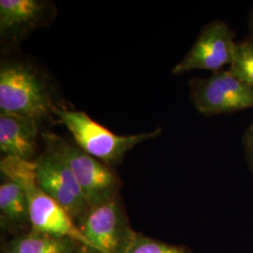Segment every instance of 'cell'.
Wrapping results in <instances>:
<instances>
[{"instance_id": "cell-5", "label": "cell", "mask_w": 253, "mask_h": 253, "mask_svg": "<svg viewBox=\"0 0 253 253\" xmlns=\"http://www.w3.org/2000/svg\"><path fill=\"white\" fill-rule=\"evenodd\" d=\"M190 100L200 114L211 118L253 108V87L221 70L190 82Z\"/></svg>"}, {"instance_id": "cell-6", "label": "cell", "mask_w": 253, "mask_h": 253, "mask_svg": "<svg viewBox=\"0 0 253 253\" xmlns=\"http://www.w3.org/2000/svg\"><path fill=\"white\" fill-rule=\"evenodd\" d=\"M76 225L94 253H123L134 233L118 197L89 207Z\"/></svg>"}, {"instance_id": "cell-7", "label": "cell", "mask_w": 253, "mask_h": 253, "mask_svg": "<svg viewBox=\"0 0 253 253\" xmlns=\"http://www.w3.org/2000/svg\"><path fill=\"white\" fill-rule=\"evenodd\" d=\"M235 31L222 20H215L203 27L195 43L172 68V74L178 75L194 70L213 73L231 65L235 56Z\"/></svg>"}, {"instance_id": "cell-13", "label": "cell", "mask_w": 253, "mask_h": 253, "mask_svg": "<svg viewBox=\"0 0 253 253\" xmlns=\"http://www.w3.org/2000/svg\"><path fill=\"white\" fill-rule=\"evenodd\" d=\"M229 72L240 81L253 87V40L248 38L237 42Z\"/></svg>"}, {"instance_id": "cell-17", "label": "cell", "mask_w": 253, "mask_h": 253, "mask_svg": "<svg viewBox=\"0 0 253 253\" xmlns=\"http://www.w3.org/2000/svg\"><path fill=\"white\" fill-rule=\"evenodd\" d=\"M83 253H94L91 250H89L88 248H86V247H84V246H83Z\"/></svg>"}, {"instance_id": "cell-11", "label": "cell", "mask_w": 253, "mask_h": 253, "mask_svg": "<svg viewBox=\"0 0 253 253\" xmlns=\"http://www.w3.org/2000/svg\"><path fill=\"white\" fill-rule=\"evenodd\" d=\"M83 245L70 237L29 231L15 235L4 253H82Z\"/></svg>"}, {"instance_id": "cell-9", "label": "cell", "mask_w": 253, "mask_h": 253, "mask_svg": "<svg viewBox=\"0 0 253 253\" xmlns=\"http://www.w3.org/2000/svg\"><path fill=\"white\" fill-rule=\"evenodd\" d=\"M37 120L15 114L0 115V150L30 161L36 149Z\"/></svg>"}, {"instance_id": "cell-15", "label": "cell", "mask_w": 253, "mask_h": 253, "mask_svg": "<svg viewBox=\"0 0 253 253\" xmlns=\"http://www.w3.org/2000/svg\"><path fill=\"white\" fill-rule=\"evenodd\" d=\"M242 144L244 147L246 159L253 172V121L245 130L242 137Z\"/></svg>"}, {"instance_id": "cell-4", "label": "cell", "mask_w": 253, "mask_h": 253, "mask_svg": "<svg viewBox=\"0 0 253 253\" xmlns=\"http://www.w3.org/2000/svg\"><path fill=\"white\" fill-rule=\"evenodd\" d=\"M46 150L57 155L69 166L81 187L89 207L100 205L117 197L119 182L108 166L72 145L60 136L43 133Z\"/></svg>"}, {"instance_id": "cell-14", "label": "cell", "mask_w": 253, "mask_h": 253, "mask_svg": "<svg viewBox=\"0 0 253 253\" xmlns=\"http://www.w3.org/2000/svg\"><path fill=\"white\" fill-rule=\"evenodd\" d=\"M123 253H190L182 246L166 244L134 232Z\"/></svg>"}, {"instance_id": "cell-16", "label": "cell", "mask_w": 253, "mask_h": 253, "mask_svg": "<svg viewBox=\"0 0 253 253\" xmlns=\"http://www.w3.org/2000/svg\"><path fill=\"white\" fill-rule=\"evenodd\" d=\"M248 27H249V39L253 40V6L249 13Z\"/></svg>"}, {"instance_id": "cell-18", "label": "cell", "mask_w": 253, "mask_h": 253, "mask_svg": "<svg viewBox=\"0 0 253 253\" xmlns=\"http://www.w3.org/2000/svg\"><path fill=\"white\" fill-rule=\"evenodd\" d=\"M82 253H83V250H82Z\"/></svg>"}, {"instance_id": "cell-3", "label": "cell", "mask_w": 253, "mask_h": 253, "mask_svg": "<svg viewBox=\"0 0 253 253\" xmlns=\"http://www.w3.org/2000/svg\"><path fill=\"white\" fill-rule=\"evenodd\" d=\"M55 108L45 83L34 70L22 64L1 66V114H15L40 120L48 118Z\"/></svg>"}, {"instance_id": "cell-12", "label": "cell", "mask_w": 253, "mask_h": 253, "mask_svg": "<svg viewBox=\"0 0 253 253\" xmlns=\"http://www.w3.org/2000/svg\"><path fill=\"white\" fill-rule=\"evenodd\" d=\"M45 4L37 0H1L0 32L6 35L32 27L45 12Z\"/></svg>"}, {"instance_id": "cell-10", "label": "cell", "mask_w": 253, "mask_h": 253, "mask_svg": "<svg viewBox=\"0 0 253 253\" xmlns=\"http://www.w3.org/2000/svg\"><path fill=\"white\" fill-rule=\"evenodd\" d=\"M0 222L3 229L16 235L30 227L27 194L19 184L8 178L0 185Z\"/></svg>"}, {"instance_id": "cell-1", "label": "cell", "mask_w": 253, "mask_h": 253, "mask_svg": "<svg viewBox=\"0 0 253 253\" xmlns=\"http://www.w3.org/2000/svg\"><path fill=\"white\" fill-rule=\"evenodd\" d=\"M2 174L19 184L27 194L30 230L70 237L86 247L87 242L69 214L46 194L36 178V163L14 156H5L0 163Z\"/></svg>"}, {"instance_id": "cell-2", "label": "cell", "mask_w": 253, "mask_h": 253, "mask_svg": "<svg viewBox=\"0 0 253 253\" xmlns=\"http://www.w3.org/2000/svg\"><path fill=\"white\" fill-rule=\"evenodd\" d=\"M54 114L70 130L76 145L107 166L118 164L135 145L162 133V128H157L141 134L118 135L84 112L55 108Z\"/></svg>"}, {"instance_id": "cell-8", "label": "cell", "mask_w": 253, "mask_h": 253, "mask_svg": "<svg viewBox=\"0 0 253 253\" xmlns=\"http://www.w3.org/2000/svg\"><path fill=\"white\" fill-rule=\"evenodd\" d=\"M35 163L37 182L42 190L77 223L89 206L69 166L61 158L48 150Z\"/></svg>"}]
</instances>
